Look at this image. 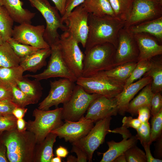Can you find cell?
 Here are the masks:
<instances>
[{
  "instance_id": "obj_34",
  "label": "cell",
  "mask_w": 162,
  "mask_h": 162,
  "mask_svg": "<svg viewBox=\"0 0 162 162\" xmlns=\"http://www.w3.org/2000/svg\"><path fill=\"white\" fill-rule=\"evenodd\" d=\"M151 59L150 60L138 61L131 75L125 82L124 89L129 85L140 79L149 69L151 65Z\"/></svg>"
},
{
  "instance_id": "obj_23",
  "label": "cell",
  "mask_w": 162,
  "mask_h": 162,
  "mask_svg": "<svg viewBox=\"0 0 162 162\" xmlns=\"http://www.w3.org/2000/svg\"><path fill=\"white\" fill-rule=\"evenodd\" d=\"M134 34L145 33L162 42V16L132 26L128 28Z\"/></svg>"
},
{
  "instance_id": "obj_20",
  "label": "cell",
  "mask_w": 162,
  "mask_h": 162,
  "mask_svg": "<svg viewBox=\"0 0 162 162\" xmlns=\"http://www.w3.org/2000/svg\"><path fill=\"white\" fill-rule=\"evenodd\" d=\"M152 80L149 76H144L138 81L131 84L115 97L118 110V113L124 116L130 102L135 95Z\"/></svg>"
},
{
  "instance_id": "obj_58",
  "label": "cell",
  "mask_w": 162,
  "mask_h": 162,
  "mask_svg": "<svg viewBox=\"0 0 162 162\" xmlns=\"http://www.w3.org/2000/svg\"><path fill=\"white\" fill-rule=\"evenodd\" d=\"M4 41L2 40L1 37L0 36V45L2 44L3 43Z\"/></svg>"
},
{
  "instance_id": "obj_26",
  "label": "cell",
  "mask_w": 162,
  "mask_h": 162,
  "mask_svg": "<svg viewBox=\"0 0 162 162\" xmlns=\"http://www.w3.org/2000/svg\"><path fill=\"white\" fill-rule=\"evenodd\" d=\"M82 4L89 14L95 16L115 17L109 0H85Z\"/></svg>"
},
{
  "instance_id": "obj_1",
  "label": "cell",
  "mask_w": 162,
  "mask_h": 162,
  "mask_svg": "<svg viewBox=\"0 0 162 162\" xmlns=\"http://www.w3.org/2000/svg\"><path fill=\"white\" fill-rule=\"evenodd\" d=\"M125 22L115 17L109 16L98 17L89 14L88 33L85 50L95 45L105 43L112 44L116 49L118 32L124 27Z\"/></svg>"
},
{
  "instance_id": "obj_49",
  "label": "cell",
  "mask_w": 162,
  "mask_h": 162,
  "mask_svg": "<svg viewBox=\"0 0 162 162\" xmlns=\"http://www.w3.org/2000/svg\"><path fill=\"white\" fill-rule=\"evenodd\" d=\"M12 93L11 90H9L0 87V101L11 100Z\"/></svg>"
},
{
  "instance_id": "obj_11",
  "label": "cell",
  "mask_w": 162,
  "mask_h": 162,
  "mask_svg": "<svg viewBox=\"0 0 162 162\" xmlns=\"http://www.w3.org/2000/svg\"><path fill=\"white\" fill-rule=\"evenodd\" d=\"M162 16V3L158 0H133L132 9L124 28Z\"/></svg>"
},
{
  "instance_id": "obj_32",
  "label": "cell",
  "mask_w": 162,
  "mask_h": 162,
  "mask_svg": "<svg viewBox=\"0 0 162 162\" xmlns=\"http://www.w3.org/2000/svg\"><path fill=\"white\" fill-rule=\"evenodd\" d=\"M14 21L3 6H0V36L4 42L12 38Z\"/></svg>"
},
{
  "instance_id": "obj_30",
  "label": "cell",
  "mask_w": 162,
  "mask_h": 162,
  "mask_svg": "<svg viewBox=\"0 0 162 162\" xmlns=\"http://www.w3.org/2000/svg\"><path fill=\"white\" fill-rule=\"evenodd\" d=\"M151 66L144 74V76H149L152 79L151 87L154 94L162 91V61L161 58L158 60L151 59Z\"/></svg>"
},
{
  "instance_id": "obj_12",
  "label": "cell",
  "mask_w": 162,
  "mask_h": 162,
  "mask_svg": "<svg viewBox=\"0 0 162 162\" xmlns=\"http://www.w3.org/2000/svg\"><path fill=\"white\" fill-rule=\"evenodd\" d=\"M139 54L134 34L128 29L123 28L121 29L114 56L115 67L127 63L137 62Z\"/></svg>"
},
{
  "instance_id": "obj_33",
  "label": "cell",
  "mask_w": 162,
  "mask_h": 162,
  "mask_svg": "<svg viewBox=\"0 0 162 162\" xmlns=\"http://www.w3.org/2000/svg\"><path fill=\"white\" fill-rule=\"evenodd\" d=\"M115 17L126 21L131 12L133 0H109Z\"/></svg>"
},
{
  "instance_id": "obj_40",
  "label": "cell",
  "mask_w": 162,
  "mask_h": 162,
  "mask_svg": "<svg viewBox=\"0 0 162 162\" xmlns=\"http://www.w3.org/2000/svg\"><path fill=\"white\" fill-rule=\"evenodd\" d=\"M17 119L13 114H7L0 117V136L4 131L16 128Z\"/></svg>"
},
{
  "instance_id": "obj_59",
  "label": "cell",
  "mask_w": 162,
  "mask_h": 162,
  "mask_svg": "<svg viewBox=\"0 0 162 162\" xmlns=\"http://www.w3.org/2000/svg\"><path fill=\"white\" fill-rule=\"evenodd\" d=\"M3 0H0V6H3Z\"/></svg>"
},
{
  "instance_id": "obj_48",
  "label": "cell",
  "mask_w": 162,
  "mask_h": 162,
  "mask_svg": "<svg viewBox=\"0 0 162 162\" xmlns=\"http://www.w3.org/2000/svg\"><path fill=\"white\" fill-rule=\"evenodd\" d=\"M28 109L25 108L16 107L12 111V114L17 119L23 118L27 112Z\"/></svg>"
},
{
  "instance_id": "obj_54",
  "label": "cell",
  "mask_w": 162,
  "mask_h": 162,
  "mask_svg": "<svg viewBox=\"0 0 162 162\" xmlns=\"http://www.w3.org/2000/svg\"><path fill=\"white\" fill-rule=\"evenodd\" d=\"M16 128L20 132H23L26 130V122L23 118L17 119Z\"/></svg>"
},
{
  "instance_id": "obj_15",
  "label": "cell",
  "mask_w": 162,
  "mask_h": 162,
  "mask_svg": "<svg viewBox=\"0 0 162 162\" xmlns=\"http://www.w3.org/2000/svg\"><path fill=\"white\" fill-rule=\"evenodd\" d=\"M89 14L81 4L75 8L64 22L67 28L66 31L71 33L84 48L85 47L88 33Z\"/></svg>"
},
{
  "instance_id": "obj_16",
  "label": "cell",
  "mask_w": 162,
  "mask_h": 162,
  "mask_svg": "<svg viewBox=\"0 0 162 162\" xmlns=\"http://www.w3.org/2000/svg\"><path fill=\"white\" fill-rule=\"evenodd\" d=\"M94 122L83 116L76 121L65 120L64 123L50 133L66 142L73 143L86 136L94 126Z\"/></svg>"
},
{
  "instance_id": "obj_9",
  "label": "cell",
  "mask_w": 162,
  "mask_h": 162,
  "mask_svg": "<svg viewBox=\"0 0 162 162\" xmlns=\"http://www.w3.org/2000/svg\"><path fill=\"white\" fill-rule=\"evenodd\" d=\"M111 117L96 122L90 131L85 136L72 143L86 153L88 162H92L94 151L104 141L106 135L111 133L110 128Z\"/></svg>"
},
{
  "instance_id": "obj_24",
  "label": "cell",
  "mask_w": 162,
  "mask_h": 162,
  "mask_svg": "<svg viewBox=\"0 0 162 162\" xmlns=\"http://www.w3.org/2000/svg\"><path fill=\"white\" fill-rule=\"evenodd\" d=\"M20 65L8 68H0V87L11 90L17 85V82L22 79L25 72Z\"/></svg>"
},
{
  "instance_id": "obj_43",
  "label": "cell",
  "mask_w": 162,
  "mask_h": 162,
  "mask_svg": "<svg viewBox=\"0 0 162 162\" xmlns=\"http://www.w3.org/2000/svg\"><path fill=\"white\" fill-rule=\"evenodd\" d=\"M16 106L11 100L0 101V113L4 114H12V111Z\"/></svg>"
},
{
  "instance_id": "obj_50",
  "label": "cell",
  "mask_w": 162,
  "mask_h": 162,
  "mask_svg": "<svg viewBox=\"0 0 162 162\" xmlns=\"http://www.w3.org/2000/svg\"><path fill=\"white\" fill-rule=\"evenodd\" d=\"M156 141L155 154L157 158L161 159L162 157V136Z\"/></svg>"
},
{
  "instance_id": "obj_53",
  "label": "cell",
  "mask_w": 162,
  "mask_h": 162,
  "mask_svg": "<svg viewBox=\"0 0 162 162\" xmlns=\"http://www.w3.org/2000/svg\"><path fill=\"white\" fill-rule=\"evenodd\" d=\"M69 152L67 149L65 147L60 146L56 149V153L57 156L61 158H65L68 154Z\"/></svg>"
},
{
  "instance_id": "obj_46",
  "label": "cell",
  "mask_w": 162,
  "mask_h": 162,
  "mask_svg": "<svg viewBox=\"0 0 162 162\" xmlns=\"http://www.w3.org/2000/svg\"><path fill=\"white\" fill-rule=\"evenodd\" d=\"M71 152L76 153L77 156V162H87L88 157L86 152L79 147L72 144Z\"/></svg>"
},
{
  "instance_id": "obj_7",
  "label": "cell",
  "mask_w": 162,
  "mask_h": 162,
  "mask_svg": "<svg viewBox=\"0 0 162 162\" xmlns=\"http://www.w3.org/2000/svg\"><path fill=\"white\" fill-rule=\"evenodd\" d=\"M58 45L68 68L77 79L82 77L84 54L77 41L71 33L66 31L60 35Z\"/></svg>"
},
{
  "instance_id": "obj_2",
  "label": "cell",
  "mask_w": 162,
  "mask_h": 162,
  "mask_svg": "<svg viewBox=\"0 0 162 162\" xmlns=\"http://www.w3.org/2000/svg\"><path fill=\"white\" fill-rule=\"evenodd\" d=\"M6 132L1 140L6 147L9 161H34L37 144L34 135L28 130L19 131L16 128Z\"/></svg>"
},
{
  "instance_id": "obj_38",
  "label": "cell",
  "mask_w": 162,
  "mask_h": 162,
  "mask_svg": "<svg viewBox=\"0 0 162 162\" xmlns=\"http://www.w3.org/2000/svg\"><path fill=\"white\" fill-rule=\"evenodd\" d=\"M124 154L126 162H147L145 152L136 145L129 148Z\"/></svg>"
},
{
  "instance_id": "obj_3",
  "label": "cell",
  "mask_w": 162,
  "mask_h": 162,
  "mask_svg": "<svg viewBox=\"0 0 162 162\" xmlns=\"http://www.w3.org/2000/svg\"><path fill=\"white\" fill-rule=\"evenodd\" d=\"M116 50L109 43L97 44L85 50L82 76L88 77L115 67Z\"/></svg>"
},
{
  "instance_id": "obj_36",
  "label": "cell",
  "mask_w": 162,
  "mask_h": 162,
  "mask_svg": "<svg viewBox=\"0 0 162 162\" xmlns=\"http://www.w3.org/2000/svg\"><path fill=\"white\" fill-rule=\"evenodd\" d=\"M12 102L17 106L25 108L29 104H36L31 98L21 91L17 85L12 88Z\"/></svg>"
},
{
  "instance_id": "obj_56",
  "label": "cell",
  "mask_w": 162,
  "mask_h": 162,
  "mask_svg": "<svg viewBox=\"0 0 162 162\" xmlns=\"http://www.w3.org/2000/svg\"><path fill=\"white\" fill-rule=\"evenodd\" d=\"M66 161L67 162H77V159L74 156L70 155L68 157Z\"/></svg>"
},
{
  "instance_id": "obj_57",
  "label": "cell",
  "mask_w": 162,
  "mask_h": 162,
  "mask_svg": "<svg viewBox=\"0 0 162 162\" xmlns=\"http://www.w3.org/2000/svg\"><path fill=\"white\" fill-rule=\"evenodd\" d=\"M61 158L57 156L55 157H53L51 160L50 162H61Z\"/></svg>"
},
{
  "instance_id": "obj_6",
  "label": "cell",
  "mask_w": 162,
  "mask_h": 162,
  "mask_svg": "<svg viewBox=\"0 0 162 162\" xmlns=\"http://www.w3.org/2000/svg\"><path fill=\"white\" fill-rule=\"evenodd\" d=\"M76 82L88 93L110 98L116 97L123 90L124 85L100 72L88 77H80Z\"/></svg>"
},
{
  "instance_id": "obj_60",
  "label": "cell",
  "mask_w": 162,
  "mask_h": 162,
  "mask_svg": "<svg viewBox=\"0 0 162 162\" xmlns=\"http://www.w3.org/2000/svg\"><path fill=\"white\" fill-rule=\"evenodd\" d=\"M7 115V114H2V113H0V117L1 116H4V115Z\"/></svg>"
},
{
  "instance_id": "obj_29",
  "label": "cell",
  "mask_w": 162,
  "mask_h": 162,
  "mask_svg": "<svg viewBox=\"0 0 162 162\" xmlns=\"http://www.w3.org/2000/svg\"><path fill=\"white\" fill-rule=\"evenodd\" d=\"M19 89L26 95L38 103L42 96V88L39 81L31 80L24 76L17 82Z\"/></svg>"
},
{
  "instance_id": "obj_55",
  "label": "cell",
  "mask_w": 162,
  "mask_h": 162,
  "mask_svg": "<svg viewBox=\"0 0 162 162\" xmlns=\"http://www.w3.org/2000/svg\"><path fill=\"white\" fill-rule=\"evenodd\" d=\"M112 162H126L124 154L118 156L114 159Z\"/></svg>"
},
{
  "instance_id": "obj_52",
  "label": "cell",
  "mask_w": 162,
  "mask_h": 162,
  "mask_svg": "<svg viewBox=\"0 0 162 162\" xmlns=\"http://www.w3.org/2000/svg\"><path fill=\"white\" fill-rule=\"evenodd\" d=\"M9 162L7 157V148L6 146L0 140V162Z\"/></svg>"
},
{
  "instance_id": "obj_18",
  "label": "cell",
  "mask_w": 162,
  "mask_h": 162,
  "mask_svg": "<svg viewBox=\"0 0 162 162\" xmlns=\"http://www.w3.org/2000/svg\"><path fill=\"white\" fill-rule=\"evenodd\" d=\"M116 133L122 135L123 140L118 142L113 140L107 142L109 148L102 153L103 157L100 162H112L117 157L124 154L129 148L136 145L138 140L135 136L131 135L127 128L123 127L118 128Z\"/></svg>"
},
{
  "instance_id": "obj_21",
  "label": "cell",
  "mask_w": 162,
  "mask_h": 162,
  "mask_svg": "<svg viewBox=\"0 0 162 162\" xmlns=\"http://www.w3.org/2000/svg\"><path fill=\"white\" fill-rule=\"evenodd\" d=\"M3 6L14 22L20 24H31V20L36 13L23 7V2L20 0H3Z\"/></svg>"
},
{
  "instance_id": "obj_10",
  "label": "cell",
  "mask_w": 162,
  "mask_h": 162,
  "mask_svg": "<svg viewBox=\"0 0 162 162\" xmlns=\"http://www.w3.org/2000/svg\"><path fill=\"white\" fill-rule=\"evenodd\" d=\"M51 54L47 68L42 72L35 74H26L24 76L31 77L40 81L51 78L61 77L74 82L77 78L68 68L62 56L58 44L50 47Z\"/></svg>"
},
{
  "instance_id": "obj_14",
  "label": "cell",
  "mask_w": 162,
  "mask_h": 162,
  "mask_svg": "<svg viewBox=\"0 0 162 162\" xmlns=\"http://www.w3.org/2000/svg\"><path fill=\"white\" fill-rule=\"evenodd\" d=\"M50 88L48 95L40 103L38 108L48 110L52 106L57 107L67 102L71 97L75 86L74 82L66 78L50 81Z\"/></svg>"
},
{
  "instance_id": "obj_25",
  "label": "cell",
  "mask_w": 162,
  "mask_h": 162,
  "mask_svg": "<svg viewBox=\"0 0 162 162\" xmlns=\"http://www.w3.org/2000/svg\"><path fill=\"white\" fill-rule=\"evenodd\" d=\"M150 83L142 88L139 94L130 102L126 112L134 116L137 115L138 110L142 107H147L150 109L151 100L154 94Z\"/></svg>"
},
{
  "instance_id": "obj_61",
  "label": "cell",
  "mask_w": 162,
  "mask_h": 162,
  "mask_svg": "<svg viewBox=\"0 0 162 162\" xmlns=\"http://www.w3.org/2000/svg\"><path fill=\"white\" fill-rule=\"evenodd\" d=\"M158 1H160L162 3V0H158Z\"/></svg>"
},
{
  "instance_id": "obj_51",
  "label": "cell",
  "mask_w": 162,
  "mask_h": 162,
  "mask_svg": "<svg viewBox=\"0 0 162 162\" xmlns=\"http://www.w3.org/2000/svg\"><path fill=\"white\" fill-rule=\"evenodd\" d=\"M54 3L60 14L63 16L65 13V8L67 0H51Z\"/></svg>"
},
{
  "instance_id": "obj_37",
  "label": "cell",
  "mask_w": 162,
  "mask_h": 162,
  "mask_svg": "<svg viewBox=\"0 0 162 162\" xmlns=\"http://www.w3.org/2000/svg\"><path fill=\"white\" fill-rule=\"evenodd\" d=\"M150 128V143L162 136V110L156 115L152 116Z\"/></svg>"
},
{
  "instance_id": "obj_42",
  "label": "cell",
  "mask_w": 162,
  "mask_h": 162,
  "mask_svg": "<svg viewBox=\"0 0 162 162\" xmlns=\"http://www.w3.org/2000/svg\"><path fill=\"white\" fill-rule=\"evenodd\" d=\"M85 0H67L66 2L65 13L62 16L64 22L70 13L77 6L82 4Z\"/></svg>"
},
{
  "instance_id": "obj_41",
  "label": "cell",
  "mask_w": 162,
  "mask_h": 162,
  "mask_svg": "<svg viewBox=\"0 0 162 162\" xmlns=\"http://www.w3.org/2000/svg\"><path fill=\"white\" fill-rule=\"evenodd\" d=\"M162 110V96L161 92L154 94L151 102L150 112L152 116Z\"/></svg>"
},
{
  "instance_id": "obj_13",
  "label": "cell",
  "mask_w": 162,
  "mask_h": 162,
  "mask_svg": "<svg viewBox=\"0 0 162 162\" xmlns=\"http://www.w3.org/2000/svg\"><path fill=\"white\" fill-rule=\"evenodd\" d=\"M45 28L44 25L35 26L29 23L20 24L13 28L12 38L17 42L39 49L50 48L44 38Z\"/></svg>"
},
{
  "instance_id": "obj_19",
  "label": "cell",
  "mask_w": 162,
  "mask_h": 162,
  "mask_svg": "<svg viewBox=\"0 0 162 162\" xmlns=\"http://www.w3.org/2000/svg\"><path fill=\"white\" fill-rule=\"evenodd\" d=\"M134 35L139 52L138 61L150 60L162 55V45L155 38L145 33L135 34Z\"/></svg>"
},
{
  "instance_id": "obj_44",
  "label": "cell",
  "mask_w": 162,
  "mask_h": 162,
  "mask_svg": "<svg viewBox=\"0 0 162 162\" xmlns=\"http://www.w3.org/2000/svg\"><path fill=\"white\" fill-rule=\"evenodd\" d=\"M122 126L127 128H133L136 130L140 126L141 122L138 118H133L131 116H124L122 121Z\"/></svg>"
},
{
  "instance_id": "obj_4",
  "label": "cell",
  "mask_w": 162,
  "mask_h": 162,
  "mask_svg": "<svg viewBox=\"0 0 162 162\" xmlns=\"http://www.w3.org/2000/svg\"><path fill=\"white\" fill-rule=\"evenodd\" d=\"M62 107L52 110L35 109L33 111V121L26 122V130L34 135L37 144L42 142L52 130L63 123L62 118Z\"/></svg>"
},
{
  "instance_id": "obj_31",
  "label": "cell",
  "mask_w": 162,
  "mask_h": 162,
  "mask_svg": "<svg viewBox=\"0 0 162 162\" xmlns=\"http://www.w3.org/2000/svg\"><path fill=\"white\" fill-rule=\"evenodd\" d=\"M20 60L7 41L0 45V68L18 66Z\"/></svg>"
},
{
  "instance_id": "obj_17",
  "label": "cell",
  "mask_w": 162,
  "mask_h": 162,
  "mask_svg": "<svg viewBox=\"0 0 162 162\" xmlns=\"http://www.w3.org/2000/svg\"><path fill=\"white\" fill-rule=\"evenodd\" d=\"M118 110L116 98L100 95L89 106L85 118L94 122L106 118L116 116Z\"/></svg>"
},
{
  "instance_id": "obj_22",
  "label": "cell",
  "mask_w": 162,
  "mask_h": 162,
  "mask_svg": "<svg viewBox=\"0 0 162 162\" xmlns=\"http://www.w3.org/2000/svg\"><path fill=\"white\" fill-rule=\"evenodd\" d=\"M50 47L39 49L36 52L21 58L19 65L25 71L35 73L46 65V59L51 54Z\"/></svg>"
},
{
  "instance_id": "obj_35",
  "label": "cell",
  "mask_w": 162,
  "mask_h": 162,
  "mask_svg": "<svg viewBox=\"0 0 162 162\" xmlns=\"http://www.w3.org/2000/svg\"><path fill=\"white\" fill-rule=\"evenodd\" d=\"M7 42L15 53L20 58L33 54L40 49L29 45L17 42L15 41L12 38Z\"/></svg>"
},
{
  "instance_id": "obj_45",
  "label": "cell",
  "mask_w": 162,
  "mask_h": 162,
  "mask_svg": "<svg viewBox=\"0 0 162 162\" xmlns=\"http://www.w3.org/2000/svg\"><path fill=\"white\" fill-rule=\"evenodd\" d=\"M150 109L147 107L140 108L137 111L138 118L141 123L148 122L150 116Z\"/></svg>"
},
{
  "instance_id": "obj_28",
  "label": "cell",
  "mask_w": 162,
  "mask_h": 162,
  "mask_svg": "<svg viewBox=\"0 0 162 162\" xmlns=\"http://www.w3.org/2000/svg\"><path fill=\"white\" fill-rule=\"evenodd\" d=\"M137 63V62L127 63L100 72L107 76L125 84L135 68Z\"/></svg>"
},
{
  "instance_id": "obj_47",
  "label": "cell",
  "mask_w": 162,
  "mask_h": 162,
  "mask_svg": "<svg viewBox=\"0 0 162 162\" xmlns=\"http://www.w3.org/2000/svg\"><path fill=\"white\" fill-rule=\"evenodd\" d=\"M150 145L146 144L143 146L145 151L147 162H162L161 159L155 158L153 156L150 150Z\"/></svg>"
},
{
  "instance_id": "obj_8",
  "label": "cell",
  "mask_w": 162,
  "mask_h": 162,
  "mask_svg": "<svg viewBox=\"0 0 162 162\" xmlns=\"http://www.w3.org/2000/svg\"><path fill=\"white\" fill-rule=\"evenodd\" d=\"M100 95L88 93L81 86L75 85L71 97L63 104L62 119L71 121L78 120L83 116L91 103Z\"/></svg>"
},
{
  "instance_id": "obj_27",
  "label": "cell",
  "mask_w": 162,
  "mask_h": 162,
  "mask_svg": "<svg viewBox=\"0 0 162 162\" xmlns=\"http://www.w3.org/2000/svg\"><path fill=\"white\" fill-rule=\"evenodd\" d=\"M57 136L50 133L41 143L38 144V148H36L34 161L50 162L53 157V147Z\"/></svg>"
},
{
  "instance_id": "obj_5",
  "label": "cell",
  "mask_w": 162,
  "mask_h": 162,
  "mask_svg": "<svg viewBox=\"0 0 162 162\" xmlns=\"http://www.w3.org/2000/svg\"><path fill=\"white\" fill-rule=\"evenodd\" d=\"M27 0L32 7L40 12L45 20L46 26L44 35L45 41L50 47L58 44L60 35L58 30L64 32L67 30V28L63 24L56 7L52 6L48 0Z\"/></svg>"
},
{
  "instance_id": "obj_39",
  "label": "cell",
  "mask_w": 162,
  "mask_h": 162,
  "mask_svg": "<svg viewBox=\"0 0 162 162\" xmlns=\"http://www.w3.org/2000/svg\"><path fill=\"white\" fill-rule=\"evenodd\" d=\"M150 127L148 122L142 123L140 126L137 129V134L135 136L139 140L142 146L150 143Z\"/></svg>"
}]
</instances>
